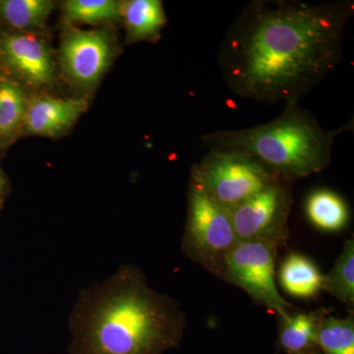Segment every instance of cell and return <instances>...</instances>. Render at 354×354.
I'll return each instance as SVG.
<instances>
[{
  "label": "cell",
  "mask_w": 354,
  "mask_h": 354,
  "mask_svg": "<svg viewBox=\"0 0 354 354\" xmlns=\"http://www.w3.org/2000/svg\"><path fill=\"white\" fill-rule=\"evenodd\" d=\"M354 2L252 0L225 32L218 62L230 92L274 104L313 90L342 59Z\"/></svg>",
  "instance_id": "cell-1"
},
{
  "label": "cell",
  "mask_w": 354,
  "mask_h": 354,
  "mask_svg": "<svg viewBox=\"0 0 354 354\" xmlns=\"http://www.w3.org/2000/svg\"><path fill=\"white\" fill-rule=\"evenodd\" d=\"M185 313L153 290L135 265L80 291L68 318L67 354H165L178 348Z\"/></svg>",
  "instance_id": "cell-2"
},
{
  "label": "cell",
  "mask_w": 354,
  "mask_h": 354,
  "mask_svg": "<svg viewBox=\"0 0 354 354\" xmlns=\"http://www.w3.org/2000/svg\"><path fill=\"white\" fill-rule=\"evenodd\" d=\"M285 104L283 113L270 122L208 133L200 141L208 150L232 151L255 158L291 183L322 171L330 165L335 137L353 123L332 131L321 127L298 100Z\"/></svg>",
  "instance_id": "cell-3"
},
{
  "label": "cell",
  "mask_w": 354,
  "mask_h": 354,
  "mask_svg": "<svg viewBox=\"0 0 354 354\" xmlns=\"http://www.w3.org/2000/svg\"><path fill=\"white\" fill-rule=\"evenodd\" d=\"M281 178L255 158L232 151L208 150L192 167L190 183L225 208L241 204Z\"/></svg>",
  "instance_id": "cell-4"
},
{
  "label": "cell",
  "mask_w": 354,
  "mask_h": 354,
  "mask_svg": "<svg viewBox=\"0 0 354 354\" xmlns=\"http://www.w3.org/2000/svg\"><path fill=\"white\" fill-rule=\"evenodd\" d=\"M184 253L218 277L223 259L239 243L228 209L189 183Z\"/></svg>",
  "instance_id": "cell-5"
},
{
  "label": "cell",
  "mask_w": 354,
  "mask_h": 354,
  "mask_svg": "<svg viewBox=\"0 0 354 354\" xmlns=\"http://www.w3.org/2000/svg\"><path fill=\"white\" fill-rule=\"evenodd\" d=\"M279 246L267 241H239L225 256L218 277L245 291L255 304L285 318L295 307L281 297L276 283Z\"/></svg>",
  "instance_id": "cell-6"
},
{
  "label": "cell",
  "mask_w": 354,
  "mask_h": 354,
  "mask_svg": "<svg viewBox=\"0 0 354 354\" xmlns=\"http://www.w3.org/2000/svg\"><path fill=\"white\" fill-rule=\"evenodd\" d=\"M292 183L279 179L228 209L239 241H267L281 246L288 239Z\"/></svg>",
  "instance_id": "cell-7"
},
{
  "label": "cell",
  "mask_w": 354,
  "mask_h": 354,
  "mask_svg": "<svg viewBox=\"0 0 354 354\" xmlns=\"http://www.w3.org/2000/svg\"><path fill=\"white\" fill-rule=\"evenodd\" d=\"M111 55V43L104 32H74L62 44L64 68L81 85L97 82L108 68Z\"/></svg>",
  "instance_id": "cell-8"
},
{
  "label": "cell",
  "mask_w": 354,
  "mask_h": 354,
  "mask_svg": "<svg viewBox=\"0 0 354 354\" xmlns=\"http://www.w3.org/2000/svg\"><path fill=\"white\" fill-rule=\"evenodd\" d=\"M10 66L32 85H46L55 76V67L48 48L39 39L28 35L7 37L2 43Z\"/></svg>",
  "instance_id": "cell-9"
},
{
  "label": "cell",
  "mask_w": 354,
  "mask_h": 354,
  "mask_svg": "<svg viewBox=\"0 0 354 354\" xmlns=\"http://www.w3.org/2000/svg\"><path fill=\"white\" fill-rule=\"evenodd\" d=\"M86 108L83 100L39 97L30 104L25 120L32 133L53 136L71 127Z\"/></svg>",
  "instance_id": "cell-10"
},
{
  "label": "cell",
  "mask_w": 354,
  "mask_h": 354,
  "mask_svg": "<svg viewBox=\"0 0 354 354\" xmlns=\"http://www.w3.org/2000/svg\"><path fill=\"white\" fill-rule=\"evenodd\" d=\"M279 283L292 297L309 299L323 290L325 274L304 254L290 253L281 262Z\"/></svg>",
  "instance_id": "cell-11"
},
{
  "label": "cell",
  "mask_w": 354,
  "mask_h": 354,
  "mask_svg": "<svg viewBox=\"0 0 354 354\" xmlns=\"http://www.w3.org/2000/svg\"><path fill=\"white\" fill-rule=\"evenodd\" d=\"M324 312H295L279 318L278 346L286 354L319 351L317 333Z\"/></svg>",
  "instance_id": "cell-12"
},
{
  "label": "cell",
  "mask_w": 354,
  "mask_h": 354,
  "mask_svg": "<svg viewBox=\"0 0 354 354\" xmlns=\"http://www.w3.org/2000/svg\"><path fill=\"white\" fill-rule=\"evenodd\" d=\"M121 14L131 41L157 39L167 22L160 0H131L122 6Z\"/></svg>",
  "instance_id": "cell-13"
},
{
  "label": "cell",
  "mask_w": 354,
  "mask_h": 354,
  "mask_svg": "<svg viewBox=\"0 0 354 354\" xmlns=\"http://www.w3.org/2000/svg\"><path fill=\"white\" fill-rule=\"evenodd\" d=\"M305 212L310 223L326 232L344 230L349 221L348 204L339 194L329 189L310 193L305 202Z\"/></svg>",
  "instance_id": "cell-14"
},
{
  "label": "cell",
  "mask_w": 354,
  "mask_h": 354,
  "mask_svg": "<svg viewBox=\"0 0 354 354\" xmlns=\"http://www.w3.org/2000/svg\"><path fill=\"white\" fill-rule=\"evenodd\" d=\"M317 344L323 354H354L353 317L335 318L323 313L317 333Z\"/></svg>",
  "instance_id": "cell-15"
},
{
  "label": "cell",
  "mask_w": 354,
  "mask_h": 354,
  "mask_svg": "<svg viewBox=\"0 0 354 354\" xmlns=\"http://www.w3.org/2000/svg\"><path fill=\"white\" fill-rule=\"evenodd\" d=\"M323 290L328 291L342 304H354V241L349 239L344 244L332 271L325 276Z\"/></svg>",
  "instance_id": "cell-16"
},
{
  "label": "cell",
  "mask_w": 354,
  "mask_h": 354,
  "mask_svg": "<svg viewBox=\"0 0 354 354\" xmlns=\"http://www.w3.org/2000/svg\"><path fill=\"white\" fill-rule=\"evenodd\" d=\"M53 7L48 0H4L0 2V13L13 27L36 29L46 23Z\"/></svg>",
  "instance_id": "cell-17"
},
{
  "label": "cell",
  "mask_w": 354,
  "mask_h": 354,
  "mask_svg": "<svg viewBox=\"0 0 354 354\" xmlns=\"http://www.w3.org/2000/svg\"><path fill=\"white\" fill-rule=\"evenodd\" d=\"M121 10V3L113 0H70L64 11L69 20L95 24L116 19Z\"/></svg>",
  "instance_id": "cell-18"
},
{
  "label": "cell",
  "mask_w": 354,
  "mask_h": 354,
  "mask_svg": "<svg viewBox=\"0 0 354 354\" xmlns=\"http://www.w3.org/2000/svg\"><path fill=\"white\" fill-rule=\"evenodd\" d=\"M26 104L22 90L11 82L0 84V135L9 136L25 120Z\"/></svg>",
  "instance_id": "cell-19"
},
{
  "label": "cell",
  "mask_w": 354,
  "mask_h": 354,
  "mask_svg": "<svg viewBox=\"0 0 354 354\" xmlns=\"http://www.w3.org/2000/svg\"><path fill=\"white\" fill-rule=\"evenodd\" d=\"M4 187H6V180H4L3 177L0 174V194L3 192Z\"/></svg>",
  "instance_id": "cell-20"
},
{
  "label": "cell",
  "mask_w": 354,
  "mask_h": 354,
  "mask_svg": "<svg viewBox=\"0 0 354 354\" xmlns=\"http://www.w3.org/2000/svg\"><path fill=\"white\" fill-rule=\"evenodd\" d=\"M313 354H323V353H321V351H317V353H313Z\"/></svg>",
  "instance_id": "cell-21"
}]
</instances>
